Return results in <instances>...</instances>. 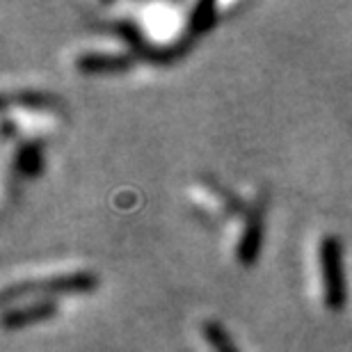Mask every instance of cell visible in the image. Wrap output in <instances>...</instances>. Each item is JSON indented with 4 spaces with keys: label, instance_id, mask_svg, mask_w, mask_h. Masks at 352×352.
Instances as JSON below:
<instances>
[{
    "label": "cell",
    "instance_id": "obj_2",
    "mask_svg": "<svg viewBox=\"0 0 352 352\" xmlns=\"http://www.w3.org/2000/svg\"><path fill=\"white\" fill-rule=\"evenodd\" d=\"M206 336H208L210 346H213L215 352H236V348L231 346L227 332H224L220 325H208L206 327Z\"/></svg>",
    "mask_w": 352,
    "mask_h": 352
},
{
    "label": "cell",
    "instance_id": "obj_1",
    "mask_svg": "<svg viewBox=\"0 0 352 352\" xmlns=\"http://www.w3.org/2000/svg\"><path fill=\"white\" fill-rule=\"evenodd\" d=\"M322 281H325L327 302L339 305L343 298V279H341V252L334 238H327L320 250Z\"/></svg>",
    "mask_w": 352,
    "mask_h": 352
}]
</instances>
